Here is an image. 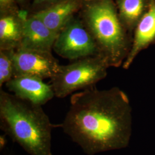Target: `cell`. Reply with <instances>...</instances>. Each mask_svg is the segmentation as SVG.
<instances>
[{"instance_id": "ba28073f", "label": "cell", "mask_w": 155, "mask_h": 155, "mask_svg": "<svg viewBox=\"0 0 155 155\" xmlns=\"http://www.w3.org/2000/svg\"><path fill=\"white\" fill-rule=\"evenodd\" d=\"M58 35L40 20L31 15L24 20L20 48L51 52Z\"/></svg>"}, {"instance_id": "e0dca14e", "label": "cell", "mask_w": 155, "mask_h": 155, "mask_svg": "<svg viewBox=\"0 0 155 155\" xmlns=\"http://www.w3.org/2000/svg\"><path fill=\"white\" fill-rule=\"evenodd\" d=\"M83 1H92V0H83Z\"/></svg>"}, {"instance_id": "7a4b0ae2", "label": "cell", "mask_w": 155, "mask_h": 155, "mask_svg": "<svg viewBox=\"0 0 155 155\" xmlns=\"http://www.w3.org/2000/svg\"><path fill=\"white\" fill-rule=\"evenodd\" d=\"M1 126L30 155H52L54 127L41 106L0 90Z\"/></svg>"}, {"instance_id": "8fae6325", "label": "cell", "mask_w": 155, "mask_h": 155, "mask_svg": "<svg viewBox=\"0 0 155 155\" xmlns=\"http://www.w3.org/2000/svg\"><path fill=\"white\" fill-rule=\"evenodd\" d=\"M25 11L17 13L0 15V50H16L20 48L23 35Z\"/></svg>"}, {"instance_id": "5bb4252c", "label": "cell", "mask_w": 155, "mask_h": 155, "mask_svg": "<svg viewBox=\"0 0 155 155\" xmlns=\"http://www.w3.org/2000/svg\"><path fill=\"white\" fill-rule=\"evenodd\" d=\"M18 6L15 0H0V15L18 13Z\"/></svg>"}, {"instance_id": "4fadbf2b", "label": "cell", "mask_w": 155, "mask_h": 155, "mask_svg": "<svg viewBox=\"0 0 155 155\" xmlns=\"http://www.w3.org/2000/svg\"><path fill=\"white\" fill-rule=\"evenodd\" d=\"M15 50H0V86L14 77L13 52Z\"/></svg>"}, {"instance_id": "3957f363", "label": "cell", "mask_w": 155, "mask_h": 155, "mask_svg": "<svg viewBox=\"0 0 155 155\" xmlns=\"http://www.w3.org/2000/svg\"><path fill=\"white\" fill-rule=\"evenodd\" d=\"M78 13L94 39L98 56L109 67L122 66L130 50L132 41L120 21L113 1H83Z\"/></svg>"}, {"instance_id": "2e32d148", "label": "cell", "mask_w": 155, "mask_h": 155, "mask_svg": "<svg viewBox=\"0 0 155 155\" xmlns=\"http://www.w3.org/2000/svg\"><path fill=\"white\" fill-rule=\"evenodd\" d=\"M18 5L22 7H25L27 5L28 0H15Z\"/></svg>"}, {"instance_id": "30bf717a", "label": "cell", "mask_w": 155, "mask_h": 155, "mask_svg": "<svg viewBox=\"0 0 155 155\" xmlns=\"http://www.w3.org/2000/svg\"><path fill=\"white\" fill-rule=\"evenodd\" d=\"M83 2V0H62L45 9L33 13L31 16L40 20L53 32L59 33L81 11Z\"/></svg>"}, {"instance_id": "6da1fadb", "label": "cell", "mask_w": 155, "mask_h": 155, "mask_svg": "<svg viewBox=\"0 0 155 155\" xmlns=\"http://www.w3.org/2000/svg\"><path fill=\"white\" fill-rule=\"evenodd\" d=\"M132 112L122 90L94 87L72 94L61 127L85 153L95 155L127 147L132 131Z\"/></svg>"}, {"instance_id": "9a60e30c", "label": "cell", "mask_w": 155, "mask_h": 155, "mask_svg": "<svg viewBox=\"0 0 155 155\" xmlns=\"http://www.w3.org/2000/svg\"><path fill=\"white\" fill-rule=\"evenodd\" d=\"M62 0H33L32 6L33 13L45 9Z\"/></svg>"}, {"instance_id": "5b68a950", "label": "cell", "mask_w": 155, "mask_h": 155, "mask_svg": "<svg viewBox=\"0 0 155 155\" xmlns=\"http://www.w3.org/2000/svg\"><path fill=\"white\" fill-rule=\"evenodd\" d=\"M53 50L71 61L98 55L94 39L79 16L73 17L59 32Z\"/></svg>"}, {"instance_id": "7c38bea8", "label": "cell", "mask_w": 155, "mask_h": 155, "mask_svg": "<svg viewBox=\"0 0 155 155\" xmlns=\"http://www.w3.org/2000/svg\"><path fill=\"white\" fill-rule=\"evenodd\" d=\"M150 0H116L118 16L126 31H132L147 11Z\"/></svg>"}, {"instance_id": "52a82bcc", "label": "cell", "mask_w": 155, "mask_h": 155, "mask_svg": "<svg viewBox=\"0 0 155 155\" xmlns=\"http://www.w3.org/2000/svg\"><path fill=\"white\" fill-rule=\"evenodd\" d=\"M5 85L18 98L36 105H43L55 97L52 86L39 78L15 76Z\"/></svg>"}, {"instance_id": "277c9868", "label": "cell", "mask_w": 155, "mask_h": 155, "mask_svg": "<svg viewBox=\"0 0 155 155\" xmlns=\"http://www.w3.org/2000/svg\"><path fill=\"white\" fill-rule=\"evenodd\" d=\"M109 67L105 61L97 56L60 65L58 72L51 79L55 97L63 98L78 90L94 87L106 77Z\"/></svg>"}, {"instance_id": "8992f818", "label": "cell", "mask_w": 155, "mask_h": 155, "mask_svg": "<svg viewBox=\"0 0 155 155\" xmlns=\"http://www.w3.org/2000/svg\"><path fill=\"white\" fill-rule=\"evenodd\" d=\"M14 77L31 76L51 79L60 64L51 52L18 48L13 52Z\"/></svg>"}, {"instance_id": "9c48e42d", "label": "cell", "mask_w": 155, "mask_h": 155, "mask_svg": "<svg viewBox=\"0 0 155 155\" xmlns=\"http://www.w3.org/2000/svg\"><path fill=\"white\" fill-rule=\"evenodd\" d=\"M155 43V0H150L147 11L135 28L130 50L122 64L127 70L139 54Z\"/></svg>"}]
</instances>
